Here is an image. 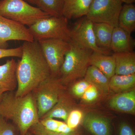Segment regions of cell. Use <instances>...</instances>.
I'll use <instances>...</instances> for the list:
<instances>
[{"mask_svg":"<svg viewBox=\"0 0 135 135\" xmlns=\"http://www.w3.org/2000/svg\"><path fill=\"white\" fill-rule=\"evenodd\" d=\"M29 131L33 135H77L75 131L68 133L50 131L44 127L40 121L32 126L29 129Z\"/></svg>","mask_w":135,"mask_h":135,"instance_id":"cell-24","label":"cell"},{"mask_svg":"<svg viewBox=\"0 0 135 135\" xmlns=\"http://www.w3.org/2000/svg\"><path fill=\"white\" fill-rule=\"evenodd\" d=\"M122 2L125 3L127 4H130L135 2V0H120Z\"/></svg>","mask_w":135,"mask_h":135,"instance_id":"cell-33","label":"cell"},{"mask_svg":"<svg viewBox=\"0 0 135 135\" xmlns=\"http://www.w3.org/2000/svg\"><path fill=\"white\" fill-rule=\"evenodd\" d=\"M28 3H31L33 5H37L38 0H24Z\"/></svg>","mask_w":135,"mask_h":135,"instance_id":"cell-32","label":"cell"},{"mask_svg":"<svg viewBox=\"0 0 135 135\" xmlns=\"http://www.w3.org/2000/svg\"><path fill=\"white\" fill-rule=\"evenodd\" d=\"M64 0H38V7L51 16H63Z\"/></svg>","mask_w":135,"mask_h":135,"instance_id":"cell-23","label":"cell"},{"mask_svg":"<svg viewBox=\"0 0 135 135\" xmlns=\"http://www.w3.org/2000/svg\"><path fill=\"white\" fill-rule=\"evenodd\" d=\"M22 47V56L17 64V97L32 92L51 75L38 42L24 41Z\"/></svg>","mask_w":135,"mask_h":135,"instance_id":"cell-1","label":"cell"},{"mask_svg":"<svg viewBox=\"0 0 135 135\" xmlns=\"http://www.w3.org/2000/svg\"><path fill=\"white\" fill-rule=\"evenodd\" d=\"M17 62L12 58L0 65V99L4 93L13 92L17 89Z\"/></svg>","mask_w":135,"mask_h":135,"instance_id":"cell-11","label":"cell"},{"mask_svg":"<svg viewBox=\"0 0 135 135\" xmlns=\"http://www.w3.org/2000/svg\"><path fill=\"white\" fill-rule=\"evenodd\" d=\"M0 1H1V0H0Z\"/></svg>","mask_w":135,"mask_h":135,"instance_id":"cell-35","label":"cell"},{"mask_svg":"<svg viewBox=\"0 0 135 135\" xmlns=\"http://www.w3.org/2000/svg\"><path fill=\"white\" fill-rule=\"evenodd\" d=\"M11 40L34 41L28 27L0 14V48L7 49Z\"/></svg>","mask_w":135,"mask_h":135,"instance_id":"cell-10","label":"cell"},{"mask_svg":"<svg viewBox=\"0 0 135 135\" xmlns=\"http://www.w3.org/2000/svg\"><path fill=\"white\" fill-rule=\"evenodd\" d=\"M135 84V74L126 75L115 74L109 79V89L118 93L132 89Z\"/></svg>","mask_w":135,"mask_h":135,"instance_id":"cell-22","label":"cell"},{"mask_svg":"<svg viewBox=\"0 0 135 135\" xmlns=\"http://www.w3.org/2000/svg\"><path fill=\"white\" fill-rule=\"evenodd\" d=\"M83 117V114L81 111L72 110L70 112L65 123L70 128L75 129L81 122Z\"/></svg>","mask_w":135,"mask_h":135,"instance_id":"cell-25","label":"cell"},{"mask_svg":"<svg viewBox=\"0 0 135 135\" xmlns=\"http://www.w3.org/2000/svg\"><path fill=\"white\" fill-rule=\"evenodd\" d=\"M22 55V46L12 49L0 48V59L5 57H13L21 58Z\"/></svg>","mask_w":135,"mask_h":135,"instance_id":"cell-29","label":"cell"},{"mask_svg":"<svg viewBox=\"0 0 135 135\" xmlns=\"http://www.w3.org/2000/svg\"><path fill=\"white\" fill-rule=\"evenodd\" d=\"M99 96V90L94 85L90 84L86 90L83 96V100L87 103H90L96 100Z\"/></svg>","mask_w":135,"mask_h":135,"instance_id":"cell-28","label":"cell"},{"mask_svg":"<svg viewBox=\"0 0 135 135\" xmlns=\"http://www.w3.org/2000/svg\"><path fill=\"white\" fill-rule=\"evenodd\" d=\"M40 122L46 129L56 132L62 121L56 120L53 118H46L41 119Z\"/></svg>","mask_w":135,"mask_h":135,"instance_id":"cell-30","label":"cell"},{"mask_svg":"<svg viewBox=\"0 0 135 135\" xmlns=\"http://www.w3.org/2000/svg\"><path fill=\"white\" fill-rule=\"evenodd\" d=\"M66 53L64 60L60 68L59 76L62 84L71 83L84 77L93 51L80 47L72 42Z\"/></svg>","mask_w":135,"mask_h":135,"instance_id":"cell-3","label":"cell"},{"mask_svg":"<svg viewBox=\"0 0 135 135\" xmlns=\"http://www.w3.org/2000/svg\"><path fill=\"white\" fill-rule=\"evenodd\" d=\"M25 135H33L31 133H30L29 131H28Z\"/></svg>","mask_w":135,"mask_h":135,"instance_id":"cell-34","label":"cell"},{"mask_svg":"<svg viewBox=\"0 0 135 135\" xmlns=\"http://www.w3.org/2000/svg\"><path fill=\"white\" fill-rule=\"evenodd\" d=\"M122 3L120 0H93L86 17L94 23H105L116 27Z\"/></svg>","mask_w":135,"mask_h":135,"instance_id":"cell-7","label":"cell"},{"mask_svg":"<svg viewBox=\"0 0 135 135\" xmlns=\"http://www.w3.org/2000/svg\"><path fill=\"white\" fill-rule=\"evenodd\" d=\"M34 41L58 39L70 42L71 29L65 17L50 16L39 20L28 27Z\"/></svg>","mask_w":135,"mask_h":135,"instance_id":"cell-5","label":"cell"},{"mask_svg":"<svg viewBox=\"0 0 135 135\" xmlns=\"http://www.w3.org/2000/svg\"><path fill=\"white\" fill-rule=\"evenodd\" d=\"M82 120L84 127L93 135H112L109 118L89 113L83 116Z\"/></svg>","mask_w":135,"mask_h":135,"instance_id":"cell-12","label":"cell"},{"mask_svg":"<svg viewBox=\"0 0 135 135\" xmlns=\"http://www.w3.org/2000/svg\"><path fill=\"white\" fill-rule=\"evenodd\" d=\"M115 74L129 75L135 73V53L133 51L114 53Z\"/></svg>","mask_w":135,"mask_h":135,"instance_id":"cell-17","label":"cell"},{"mask_svg":"<svg viewBox=\"0 0 135 135\" xmlns=\"http://www.w3.org/2000/svg\"><path fill=\"white\" fill-rule=\"evenodd\" d=\"M114 27L105 23L93 22V29L97 45L110 51L111 41Z\"/></svg>","mask_w":135,"mask_h":135,"instance_id":"cell-18","label":"cell"},{"mask_svg":"<svg viewBox=\"0 0 135 135\" xmlns=\"http://www.w3.org/2000/svg\"><path fill=\"white\" fill-rule=\"evenodd\" d=\"M84 77V79L90 84L94 85L103 93L107 94L110 90L109 79L94 66H89Z\"/></svg>","mask_w":135,"mask_h":135,"instance_id":"cell-19","label":"cell"},{"mask_svg":"<svg viewBox=\"0 0 135 135\" xmlns=\"http://www.w3.org/2000/svg\"><path fill=\"white\" fill-rule=\"evenodd\" d=\"M90 84L85 79L75 83L71 88V92L75 96L81 98Z\"/></svg>","mask_w":135,"mask_h":135,"instance_id":"cell-26","label":"cell"},{"mask_svg":"<svg viewBox=\"0 0 135 135\" xmlns=\"http://www.w3.org/2000/svg\"><path fill=\"white\" fill-rule=\"evenodd\" d=\"M134 42L131 34L119 26L114 27L111 41V50L114 53L133 51Z\"/></svg>","mask_w":135,"mask_h":135,"instance_id":"cell-13","label":"cell"},{"mask_svg":"<svg viewBox=\"0 0 135 135\" xmlns=\"http://www.w3.org/2000/svg\"><path fill=\"white\" fill-rule=\"evenodd\" d=\"M0 116V135H17L14 126Z\"/></svg>","mask_w":135,"mask_h":135,"instance_id":"cell-27","label":"cell"},{"mask_svg":"<svg viewBox=\"0 0 135 135\" xmlns=\"http://www.w3.org/2000/svg\"><path fill=\"white\" fill-rule=\"evenodd\" d=\"M0 14L28 27L41 20L51 16L24 0H1Z\"/></svg>","mask_w":135,"mask_h":135,"instance_id":"cell-4","label":"cell"},{"mask_svg":"<svg viewBox=\"0 0 135 135\" xmlns=\"http://www.w3.org/2000/svg\"><path fill=\"white\" fill-rule=\"evenodd\" d=\"M0 116L12 120L20 135H25L40 121L36 101L32 92L17 97L12 92L4 93L0 99Z\"/></svg>","mask_w":135,"mask_h":135,"instance_id":"cell-2","label":"cell"},{"mask_svg":"<svg viewBox=\"0 0 135 135\" xmlns=\"http://www.w3.org/2000/svg\"><path fill=\"white\" fill-rule=\"evenodd\" d=\"M51 75L32 92L38 110L40 120L54 107L62 94L59 78Z\"/></svg>","mask_w":135,"mask_h":135,"instance_id":"cell-6","label":"cell"},{"mask_svg":"<svg viewBox=\"0 0 135 135\" xmlns=\"http://www.w3.org/2000/svg\"><path fill=\"white\" fill-rule=\"evenodd\" d=\"M93 0H64L63 16L67 19L86 16Z\"/></svg>","mask_w":135,"mask_h":135,"instance_id":"cell-15","label":"cell"},{"mask_svg":"<svg viewBox=\"0 0 135 135\" xmlns=\"http://www.w3.org/2000/svg\"><path fill=\"white\" fill-rule=\"evenodd\" d=\"M38 42L51 75L58 77L66 53L70 48V42L58 39H46Z\"/></svg>","mask_w":135,"mask_h":135,"instance_id":"cell-8","label":"cell"},{"mask_svg":"<svg viewBox=\"0 0 135 135\" xmlns=\"http://www.w3.org/2000/svg\"><path fill=\"white\" fill-rule=\"evenodd\" d=\"M70 42L84 48L105 55L110 51L101 48L97 45L93 29V22L86 16L81 18L71 30Z\"/></svg>","mask_w":135,"mask_h":135,"instance_id":"cell-9","label":"cell"},{"mask_svg":"<svg viewBox=\"0 0 135 135\" xmlns=\"http://www.w3.org/2000/svg\"><path fill=\"white\" fill-rule=\"evenodd\" d=\"M109 105L112 109L119 112L134 114L135 89H133L116 95L111 98Z\"/></svg>","mask_w":135,"mask_h":135,"instance_id":"cell-14","label":"cell"},{"mask_svg":"<svg viewBox=\"0 0 135 135\" xmlns=\"http://www.w3.org/2000/svg\"><path fill=\"white\" fill-rule=\"evenodd\" d=\"M118 26L129 33L135 30V6L133 3L122 6L119 16Z\"/></svg>","mask_w":135,"mask_h":135,"instance_id":"cell-21","label":"cell"},{"mask_svg":"<svg viewBox=\"0 0 135 135\" xmlns=\"http://www.w3.org/2000/svg\"><path fill=\"white\" fill-rule=\"evenodd\" d=\"M119 135H135L133 129L128 124L123 122L120 123L119 128Z\"/></svg>","mask_w":135,"mask_h":135,"instance_id":"cell-31","label":"cell"},{"mask_svg":"<svg viewBox=\"0 0 135 135\" xmlns=\"http://www.w3.org/2000/svg\"><path fill=\"white\" fill-rule=\"evenodd\" d=\"M89 64L99 69L109 79L115 75V59L113 55L93 51L90 58Z\"/></svg>","mask_w":135,"mask_h":135,"instance_id":"cell-16","label":"cell"},{"mask_svg":"<svg viewBox=\"0 0 135 135\" xmlns=\"http://www.w3.org/2000/svg\"><path fill=\"white\" fill-rule=\"evenodd\" d=\"M72 110V105L70 100L66 96L62 93L57 103L41 119L57 118L63 120L66 122Z\"/></svg>","mask_w":135,"mask_h":135,"instance_id":"cell-20","label":"cell"}]
</instances>
